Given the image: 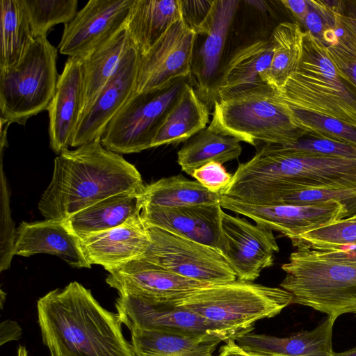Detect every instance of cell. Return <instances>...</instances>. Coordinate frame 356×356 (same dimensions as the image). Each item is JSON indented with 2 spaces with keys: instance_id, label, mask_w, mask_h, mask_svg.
<instances>
[{
  "instance_id": "45",
  "label": "cell",
  "mask_w": 356,
  "mask_h": 356,
  "mask_svg": "<svg viewBox=\"0 0 356 356\" xmlns=\"http://www.w3.org/2000/svg\"><path fill=\"white\" fill-rule=\"evenodd\" d=\"M217 356H282L277 355H266L248 353L243 350L234 339H228L226 343L220 347Z\"/></svg>"
},
{
  "instance_id": "49",
  "label": "cell",
  "mask_w": 356,
  "mask_h": 356,
  "mask_svg": "<svg viewBox=\"0 0 356 356\" xmlns=\"http://www.w3.org/2000/svg\"><path fill=\"white\" fill-rule=\"evenodd\" d=\"M355 5H356V1H355Z\"/></svg>"
},
{
  "instance_id": "42",
  "label": "cell",
  "mask_w": 356,
  "mask_h": 356,
  "mask_svg": "<svg viewBox=\"0 0 356 356\" xmlns=\"http://www.w3.org/2000/svg\"><path fill=\"white\" fill-rule=\"evenodd\" d=\"M212 3L213 1H181L184 19L194 29L206 17Z\"/></svg>"
},
{
  "instance_id": "31",
  "label": "cell",
  "mask_w": 356,
  "mask_h": 356,
  "mask_svg": "<svg viewBox=\"0 0 356 356\" xmlns=\"http://www.w3.org/2000/svg\"><path fill=\"white\" fill-rule=\"evenodd\" d=\"M241 152L238 139L207 127L186 141L177 152V163L182 171L191 175L209 162L222 164L238 159Z\"/></svg>"
},
{
  "instance_id": "26",
  "label": "cell",
  "mask_w": 356,
  "mask_h": 356,
  "mask_svg": "<svg viewBox=\"0 0 356 356\" xmlns=\"http://www.w3.org/2000/svg\"><path fill=\"white\" fill-rule=\"evenodd\" d=\"M209 106L187 81L159 127L151 147L175 144L188 139L206 128Z\"/></svg>"
},
{
  "instance_id": "29",
  "label": "cell",
  "mask_w": 356,
  "mask_h": 356,
  "mask_svg": "<svg viewBox=\"0 0 356 356\" xmlns=\"http://www.w3.org/2000/svg\"><path fill=\"white\" fill-rule=\"evenodd\" d=\"M131 332L136 356H213L224 338L212 334L186 336L142 329Z\"/></svg>"
},
{
  "instance_id": "2",
  "label": "cell",
  "mask_w": 356,
  "mask_h": 356,
  "mask_svg": "<svg viewBox=\"0 0 356 356\" xmlns=\"http://www.w3.org/2000/svg\"><path fill=\"white\" fill-rule=\"evenodd\" d=\"M145 187L136 167L106 149L98 138L56 157L38 209L45 220H66L110 196Z\"/></svg>"
},
{
  "instance_id": "12",
  "label": "cell",
  "mask_w": 356,
  "mask_h": 356,
  "mask_svg": "<svg viewBox=\"0 0 356 356\" xmlns=\"http://www.w3.org/2000/svg\"><path fill=\"white\" fill-rule=\"evenodd\" d=\"M222 209L245 216L268 229L281 233L290 240L298 236L347 217L344 207L330 200L309 204H254L222 195Z\"/></svg>"
},
{
  "instance_id": "34",
  "label": "cell",
  "mask_w": 356,
  "mask_h": 356,
  "mask_svg": "<svg viewBox=\"0 0 356 356\" xmlns=\"http://www.w3.org/2000/svg\"><path fill=\"white\" fill-rule=\"evenodd\" d=\"M303 31L293 22L280 23L274 29L270 38L273 54L264 79L273 90L282 86L295 72L301 56Z\"/></svg>"
},
{
  "instance_id": "44",
  "label": "cell",
  "mask_w": 356,
  "mask_h": 356,
  "mask_svg": "<svg viewBox=\"0 0 356 356\" xmlns=\"http://www.w3.org/2000/svg\"><path fill=\"white\" fill-rule=\"evenodd\" d=\"M281 2L302 24L309 11L308 0H283Z\"/></svg>"
},
{
  "instance_id": "17",
  "label": "cell",
  "mask_w": 356,
  "mask_h": 356,
  "mask_svg": "<svg viewBox=\"0 0 356 356\" xmlns=\"http://www.w3.org/2000/svg\"><path fill=\"white\" fill-rule=\"evenodd\" d=\"M140 54L130 42L114 74L81 116L71 146L101 138L107 125L136 90Z\"/></svg>"
},
{
  "instance_id": "46",
  "label": "cell",
  "mask_w": 356,
  "mask_h": 356,
  "mask_svg": "<svg viewBox=\"0 0 356 356\" xmlns=\"http://www.w3.org/2000/svg\"><path fill=\"white\" fill-rule=\"evenodd\" d=\"M22 335V329L15 321L8 320L1 324V345L9 341L17 340Z\"/></svg>"
},
{
  "instance_id": "30",
  "label": "cell",
  "mask_w": 356,
  "mask_h": 356,
  "mask_svg": "<svg viewBox=\"0 0 356 356\" xmlns=\"http://www.w3.org/2000/svg\"><path fill=\"white\" fill-rule=\"evenodd\" d=\"M333 1L334 22L321 40L341 76L356 90V5L346 1L336 10Z\"/></svg>"
},
{
  "instance_id": "33",
  "label": "cell",
  "mask_w": 356,
  "mask_h": 356,
  "mask_svg": "<svg viewBox=\"0 0 356 356\" xmlns=\"http://www.w3.org/2000/svg\"><path fill=\"white\" fill-rule=\"evenodd\" d=\"M0 72L17 63L34 37L22 0H1Z\"/></svg>"
},
{
  "instance_id": "11",
  "label": "cell",
  "mask_w": 356,
  "mask_h": 356,
  "mask_svg": "<svg viewBox=\"0 0 356 356\" xmlns=\"http://www.w3.org/2000/svg\"><path fill=\"white\" fill-rule=\"evenodd\" d=\"M218 250L238 280L253 282L280 249L272 230L222 211Z\"/></svg>"
},
{
  "instance_id": "16",
  "label": "cell",
  "mask_w": 356,
  "mask_h": 356,
  "mask_svg": "<svg viewBox=\"0 0 356 356\" xmlns=\"http://www.w3.org/2000/svg\"><path fill=\"white\" fill-rule=\"evenodd\" d=\"M135 0H90L65 24L58 49L69 57L83 58L126 24Z\"/></svg>"
},
{
  "instance_id": "19",
  "label": "cell",
  "mask_w": 356,
  "mask_h": 356,
  "mask_svg": "<svg viewBox=\"0 0 356 356\" xmlns=\"http://www.w3.org/2000/svg\"><path fill=\"white\" fill-rule=\"evenodd\" d=\"M80 243L88 263L108 271L141 257L150 240L139 213L116 227L80 238Z\"/></svg>"
},
{
  "instance_id": "40",
  "label": "cell",
  "mask_w": 356,
  "mask_h": 356,
  "mask_svg": "<svg viewBox=\"0 0 356 356\" xmlns=\"http://www.w3.org/2000/svg\"><path fill=\"white\" fill-rule=\"evenodd\" d=\"M282 146L296 152L329 157L356 159V146L308 135L292 144Z\"/></svg>"
},
{
  "instance_id": "18",
  "label": "cell",
  "mask_w": 356,
  "mask_h": 356,
  "mask_svg": "<svg viewBox=\"0 0 356 356\" xmlns=\"http://www.w3.org/2000/svg\"><path fill=\"white\" fill-rule=\"evenodd\" d=\"M106 282L119 295L175 303L197 289L210 285L184 277L142 258L108 270Z\"/></svg>"
},
{
  "instance_id": "20",
  "label": "cell",
  "mask_w": 356,
  "mask_h": 356,
  "mask_svg": "<svg viewBox=\"0 0 356 356\" xmlns=\"http://www.w3.org/2000/svg\"><path fill=\"white\" fill-rule=\"evenodd\" d=\"M82 90L81 59L68 57L47 110L50 147L58 155L71 146L81 115Z\"/></svg>"
},
{
  "instance_id": "28",
  "label": "cell",
  "mask_w": 356,
  "mask_h": 356,
  "mask_svg": "<svg viewBox=\"0 0 356 356\" xmlns=\"http://www.w3.org/2000/svg\"><path fill=\"white\" fill-rule=\"evenodd\" d=\"M131 42L125 26L81 59V116L110 79ZM81 119V118H80Z\"/></svg>"
},
{
  "instance_id": "4",
  "label": "cell",
  "mask_w": 356,
  "mask_h": 356,
  "mask_svg": "<svg viewBox=\"0 0 356 356\" xmlns=\"http://www.w3.org/2000/svg\"><path fill=\"white\" fill-rule=\"evenodd\" d=\"M289 107L330 116L356 128V90L344 80L325 47L304 31L295 72L274 90Z\"/></svg>"
},
{
  "instance_id": "15",
  "label": "cell",
  "mask_w": 356,
  "mask_h": 356,
  "mask_svg": "<svg viewBox=\"0 0 356 356\" xmlns=\"http://www.w3.org/2000/svg\"><path fill=\"white\" fill-rule=\"evenodd\" d=\"M240 1L213 0L203 20L194 29L197 49H194L191 82L200 97L212 105L211 92L219 72L227 37Z\"/></svg>"
},
{
  "instance_id": "36",
  "label": "cell",
  "mask_w": 356,
  "mask_h": 356,
  "mask_svg": "<svg viewBox=\"0 0 356 356\" xmlns=\"http://www.w3.org/2000/svg\"><path fill=\"white\" fill-rule=\"evenodd\" d=\"M293 247L337 250L356 245V213L309 231L291 240Z\"/></svg>"
},
{
  "instance_id": "32",
  "label": "cell",
  "mask_w": 356,
  "mask_h": 356,
  "mask_svg": "<svg viewBox=\"0 0 356 356\" xmlns=\"http://www.w3.org/2000/svg\"><path fill=\"white\" fill-rule=\"evenodd\" d=\"M221 194L208 191L197 181L181 175L162 178L146 185L141 195L144 207H180L219 203Z\"/></svg>"
},
{
  "instance_id": "9",
  "label": "cell",
  "mask_w": 356,
  "mask_h": 356,
  "mask_svg": "<svg viewBox=\"0 0 356 356\" xmlns=\"http://www.w3.org/2000/svg\"><path fill=\"white\" fill-rule=\"evenodd\" d=\"M191 76L157 90L134 92L107 125L102 145L118 154L138 153L152 148L153 139Z\"/></svg>"
},
{
  "instance_id": "39",
  "label": "cell",
  "mask_w": 356,
  "mask_h": 356,
  "mask_svg": "<svg viewBox=\"0 0 356 356\" xmlns=\"http://www.w3.org/2000/svg\"><path fill=\"white\" fill-rule=\"evenodd\" d=\"M9 193L6 177L1 165V234H0V270H7L13 257V248L16 236L14 222L11 218Z\"/></svg>"
},
{
  "instance_id": "6",
  "label": "cell",
  "mask_w": 356,
  "mask_h": 356,
  "mask_svg": "<svg viewBox=\"0 0 356 356\" xmlns=\"http://www.w3.org/2000/svg\"><path fill=\"white\" fill-rule=\"evenodd\" d=\"M292 303V295L281 287L236 280L203 286L172 304L195 312L235 340L252 332L257 321L274 317Z\"/></svg>"
},
{
  "instance_id": "14",
  "label": "cell",
  "mask_w": 356,
  "mask_h": 356,
  "mask_svg": "<svg viewBox=\"0 0 356 356\" xmlns=\"http://www.w3.org/2000/svg\"><path fill=\"white\" fill-rule=\"evenodd\" d=\"M115 307L129 330L142 329L186 336L217 335L226 341L230 334L181 305L132 295H119Z\"/></svg>"
},
{
  "instance_id": "35",
  "label": "cell",
  "mask_w": 356,
  "mask_h": 356,
  "mask_svg": "<svg viewBox=\"0 0 356 356\" xmlns=\"http://www.w3.org/2000/svg\"><path fill=\"white\" fill-rule=\"evenodd\" d=\"M333 200L341 204L347 217L356 213V186L283 191L261 195L249 204H309Z\"/></svg>"
},
{
  "instance_id": "8",
  "label": "cell",
  "mask_w": 356,
  "mask_h": 356,
  "mask_svg": "<svg viewBox=\"0 0 356 356\" xmlns=\"http://www.w3.org/2000/svg\"><path fill=\"white\" fill-rule=\"evenodd\" d=\"M57 54L47 37L36 38L17 63L0 72L1 122L24 125L47 110L59 77Z\"/></svg>"
},
{
  "instance_id": "48",
  "label": "cell",
  "mask_w": 356,
  "mask_h": 356,
  "mask_svg": "<svg viewBox=\"0 0 356 356\" xmlns=\"http://www.w3.org/2000/svg\"><path fill=\"white\" fill-rule=\"evenodd\" d=\"M17 356H28V352L24 346H19Z\"/></svg>"
},
{
  "instance_id": "7",
  "label": "cell",
  "mask_w": 356,
  "mask_h": 356,
  "mask_svg": "<svg viewBox=\"0 0 356 356\" xmlns=\"http://www.w3.org/2000/svg\"><path fill=\"white\" fill-rule=\"evenodd\" d=\"M296 248L282 266L286 276L280 284L292 295V304L336 319L356 315V264L319 257L307 247Z\"/></svg>"
},
{
  "instance_id": "5",
  "label": "cell",
  "mask_w": 356,
  "mask_h": 356,
  "mask_svg": "<svg viewBox=\"0 0 356 356\" xmlns=\"http://www.w3.org/2000/svg\"><path fill=\"white\" fill-rule=\"evenodd\" d=\"M213 106L209 127L240 142L287 145L307 135L295 125L290 107L268 85L232 94Z\"/></svg>"
},
{
  "instance_id": "23",
  "label": "cell",
  "mask_w": 356,
  "mask_h": 356,
  "mask_svg": "<svg viewBox=\"0 0 356 356\" xmlns=\"http://www.w3.org/2000/svg\"><path fill=\"white\" fill-rule=\"evenodd\" d=\"M337 319L327 316L312 330H303L286 337L252 332L235 339L245 351L282 356H331L332 332Z\"/></svg>"
},
{
  "instance_id": "25",
  "label": "cell",
  "mask_w": 356,
  "mask_h": 356,
  "mask_svg": "<svg viewBox=\"0 0 356 356\" xmlns=\"http://www.w3.org/2000/svg\"><path fill=\"white\" fill-rule=\"evenodd\" d=\"M182 17L180 0H135L125 29L131 42L144 55Z\"/></svg>"
},
{
  "instance_id": "24",
  "label": "cell",
  "mask_w": 356,
  "mask_h": 356,
  "mask_svg": "<svg viewBox=\"0 0 356 356\" xmlns=\"http://www.w3.org/2000/svg\"><path fill=\"white\" fill-rule=\"evenodd\" d=\"M273 46L270 40H257L238 49L221 68L211 92L212 105L232 94L267 85Z\"/></svg>"
},
{
  "instance_id": "22",
  "label": "cell",
  "mask_w": 356,
  "mask_h": 356,
  "mask_svg": "<svg viewBox=\"0 0 356 356\" xmlns=\"http://www.w3.org/2000/svg\"><path fill=\"white\" fill-rule=\"evenodd\" d=\"M222 208L219 203L180 207H143L147 225L218 249Z\"/></svg>"
},
{
  "instance_id": "13",
  "label": "cell",
  "mask_w": 356,
  "mask_h": 356,
  "mask_svg": "<svg viewBox=\"0 0 356 356\" xmlns=\"http://www.w3.org/2000/svg\"><path fill=\"white\" fill-rule=\"evenodd\" d=\"M196 32L184 19L175 22L140 55L136 92L160 89L191 76Z\"/></svg>"
},
{
  "instance_id": "47",
  "label": "cell",
  "mask_w": 356,
  "mask_h": 356,
  "mask_svg": "<svg viewBox=\"0 0 356 356\" xmlns=\"http://www.w3.org/2000/svg\"><path fill=\"white\" fill-rule=\"evenodd\" d=\"M331 356H356V346L343 352H333Z\"/></svg>"
},
{
  "instance_id": "1",
  "label": "cell",
  "mask_w": 356,
  "mask_h": 356,
  "mask_svg": "<svg viewBox=\"0 0 356 356\" xmlns=\"http://www.w3.org/2000/svg\"><path fill=\"white\" fill-rule=\"evenodd\" d=\"M37 313L51 356H136L120 315L104 308L77 282L41 297Z\"/></svg>"
},
{
  "instance_id": "38",
  "label": "cell",
  "mask_w": 356,
  "mask_h": 356,
  "mask_svg": "<svg viewBox=\"0 0 356 356\" xmlns=\"http://www.w3.org/2000/svg\"><path fill=\"white\" fill-rule=\"evenodd\" d=\"M290 109L295 125L308 136L356 146V128L330 116L291 107Z\"/></svg>"
},
{
  "instance_id": "37",
  "label": "cell",
  "mask_w": 356,
  "mask_h": 356,
  "mask_svg": "<svg viewBox=\"0 0 356 356\" xmlns=\"http://www.w3.org/2000/svg\"><path fill=\"white\" fill-rule=\"evenodd\" d=\"M34 39L47 37L58 24H66L76 15L77 0H22Z\"/></svg>"
},
{
  "instance_id": "43",
  "label": "cell",
  "mask_w": 356,
  "mask_h": 356,
  "mask_svg": "<svg viewBox=\"0 0 356 356\" xmlns=\"http://www.w3.org/2000/svg\"><path fill=\"white\" fill-rule=\"evenodd\" d=\"M312 250L316 255L321 258L356 264V245L343 247L337 250Z\"/></svg>"
},
{
  "instance_id": "41",
  "label": "cell",
  "mask_w": 356,
  "mask_h": 356,
  "mask_svg": "<svg viewBox=\"0 0 356 356\" xmlns=\"http://www.w3.org/2000/svg\"><path fill=\"white\" fill-rule=\"evenodd\" d=\"M191 176L213 193H220L229 184L232 179V175L226 170L222 164L215 161L195 169Z\"/></svg>"
},
{
  "instance_id": "21",
  "label": "cell",
  "mask_w": 356,
  "mask_h": 356,
  "mask_svg": "<svg viewBox=\"0 0 356 356\" xmlns=\"http://www.w3.org/2000/svg\"><path fill=\"white\" fill-rule=\"evenodd\" d=\"M56 255L70 266L90 268L82 250L80 238L66 220H45L22 222L16 230L13 255Z\"/></svg>"
},
{
  "instance_id": "10",
  "label": "cell",
  "mask_w": 356,
  "mask_h": 356,
  "mask_svg": "<svg viewBox=\"0 0 356 356\" xmlns=\"http://www.w3.org/2000/svg\"><path fill=\"white\" fill-rule=\"evenodd\" d=\"M146 225L150 243L140 257L186 278L207 284L234 282L236 275L216 248Z\"/></svg>"
},
{
  "instance_id": "27",
  "label": "cell",
  "mask_w": 356,
  "mask_h": 356,
  "mask_svg": "<svg viewBox=\"0 0 356 356\" xmlns=\"http://www.w3.org/2000/svg\"><path fill=\"white\" fill-rule=\"evenodd\" d=\"M143 191L110 196L77 212L66 221L79 238L116 227L141 212Z\"/></svg>"
},
{
  "instance_id": "3",
  "label": "cell",
  "mask_w": 356,
  "mask_h": 356,
  "mask_svg": "<svg viewBox=\"0 0 356 356\" xmlns=\"http://www.w3.org/2000/svg\"><path fill=\"white\" fill-rule=\"evenodd\" d=\"M356 186V159L329 157L264 145L239 164L226 195L250 203L261 195L283 191Z\"/></svg>"
}]
</instances>
